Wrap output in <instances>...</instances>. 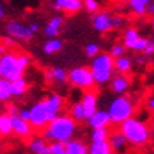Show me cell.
Masks as SVG:
<instances>
[{
    "label": "cell",
    "instance_id": "obj_37",
    "mask_svg": "<svg viewBox=\"0 0 154 154\" xmlns=\"http://www.w3.org/2000/svg\"><path fill=\"white\" fill-rule=\"evenodd\" d=\"M6 110H7V113H9L10 116H14V115H19V107L16 106V105H13V103H11V105H9V106H7V109H6Z\"/></svg>",
    "mask_w": 154,
    "mask_h": 154
},
{
    "label": "cell",
    "instance_id": "obj_12",
    "mask_svg": "<svg viewBox=\"0 0 154 154\" xmlns=\"http://www.w3.org/2000/svg\"><path fill=\"white\" fill-rule=\"evenodd\" d=\"M112 123L110 115L106 110H95L91 116L88 117V125L92 129H98V127H107Z\"/></svg>",
    "mask_w": 154,
    "mask_h": 154
},
{
    "label": "cell",
    "instance_id": "obj_46",
    "mask_svg": "<svg viewBox=\"0 0 154 154\" xmlns=\"http://www.w3.org/2000/svg\"><path fill=\"white\" fill-rule=\"evenodd\" d=\"M2 109H3V105H2V100H0V113H2Z\"/></svg>",
    "mask_w": 154,
    "mask_h": 154
},
{
    "label": "cell",
    "instance_id": "obj_29",
    "mask_svg": "<svg viewBox=\"0 0 154 154\" xmlns=\"http://www.w3.org/2000/svg\"><path fill=\"white\" fill-rule=\"evenodd\" d=\"M109 133H110V131L107 130V127H98V129H94V130H92V133H91V139H92V141L107 140Z\"/></svg>",
    "mask_w": 154,
    "mask_h": 154
},
{
    "label": "cell",
    "instance_id": "obj_16",
    "mask_svg": "<svg viewBox=\"0 0 154 154\" xmlns=\"http://www.w3.org/2000/svg\"><path fill=\"white\" fill-rule=\"evenodd\" d=\"M45 75V79L48 82H57V84H65L68 81V74L64 68H60V66H55V68H51V69H47L44 72Z\"/></svg>",
    "mask_w": 154,
    "mask_h": 154
},
{
    "label": "cell",
    "instance_id": "obj_43",
    "mask_svg": "<svg viewBox=\"0 0 154 154\" xmlns=\"http://www.w3.org/2000/svg\"><path fill=\"white\" fill-rule=\"evenodd\" d=\"M146 62V55H140L136 58V64H139V65H143Z\"/></svg>",
    "mask_w": 154,
    "mask_h": 154
},
{
    "label": "cell",
    "instance_id": "obj_31",
    "mask_svg": "<svg viewBox=\"0 0 154 154\" xmlns=\"http://www.w3.org/2000/svg\"><path fill=\"white\" fill-rule=\"evenodd\" d=\"M99 52H100V48H99V45L95 44V42H89L88 45L85 47V54H86L88 58H95Z\"/></svg>",
    "mask_w": 154,
    "mask_h": 154
},
{
    "label": "cell",
    "instance_id": "obj_51",
    "mask_svg": "<svg viewBox=\"0 0 154 154\" xmlns=\"http://www.w3.org/2000/svg\"><path fill=\"white\" fill-rule=\"evenodd\" d=\"M107 2H113V0H107Z\"/></svg>",
    "mask_w": 154,
    "mask_h": 154
},
{
    "label": "cell",
    "instance_id": "obj_8",
    "mask_svg": "<svg viewBox=\"0 0 154 154\" xmlns=\"http://www.w3.org/2000/svg\"><path fill=\"white\" fill-rule=\"evenodd\" d=\"M6 33L9 37H11L16 41H23L27 42L33 38L34 33L30 30L28 26L23 24L21 21H10L6 26Z\"/></svg>",
    "mask_w": 154,
    "mask_h": 154
},
{
    "label": "cell",
    "instance_id": "obj_26",
    "mask_svg": "<svg viewBox=\"0 0 154 154\" xmlns=\"http://www.w3.org/2000/svg\"><path fill=\"white\" fill-rule=\"evenodd\" d=\"M13 98V89H11V81L3 79L0 82V100L7 102Z\"/></svg>",
    "mask_w": 154,
    "mask_h": 154
},
{
    "label": "cell",
    "instance_id": "obj_47",
    "mask_svg": "<svg viewBox=\"0 0 154 154\" xmlns=\"http://www.w3.org/2000/svg\"><path fill=\"white\" fill-rule=\"evenodd\" d=\"M151 136H153V139H154V127L151 129Z\"/></svg>",
    "mask_w": 154,
    "mask_h": 154
},
{
    "label": "cell",
    "instance_id": "obj_20",
    "mask_svg": "<svg viewBox=\"0 0 154 154\" xmlns=\"http://www.w3.org/2000/svg\"><path fill=\"white\" fill-rule=\"evenodd\" d=\"M11 89H13V96L14 98H21L26 95L28 89V82L24 76H20L17 79L11 81Z\"/></svg>",
    "mask_w": 154,
    "mask_h": 154
},
{
    "label": "cell",
    "instance_id": "obj_34",
    "mask_svg": "<svg viewBox=\"0 0 154 154\" xmlns=\"http://www.w3.org/2000/svg\"><path fill=\"white\" fill-rule=\"evenodd\" d=\"M84 7L88 10V13H96L99 10L98 0H84Z\"/></svg>",
    "mask_w": 154,
    "mask_h": 154
},
{
    "label": "cell",
    "instance_id": "obj_41",
    "mask_svg": "<svg viewBox=\"0 0 154 154\" xmlns=\"http://www.w3.org/2000/svg\"><path fill=\"white\" fill-rule=\"evenodd\" d=\"M28 27H30V30H31V31H33L34 34L37 33L38 30H40V26H38L37 23H31V24H30V26H28Z\"/></svg>",
    "mask_w": 154,
    "mask_h": 154
},
{
    "label": "cell",
    "instance_id": "obj_21",
    "mask_svg": "<svg viewBox=\"0 0 154 154\" xmlns=\"http://www.w3.org/2000/svg\"><path fill=\"white\" fill-rule=\"evenodd\" d=\"M89 153L91 154H110V153H113V150L107 140L92 141V144L89 146Z\"/></svg>",
    "mask_w": 154,
    "mask_h": 154
},
{
    "label": "cell",
    "instance_id": "obj_40",
    "mask_svg": "<svg viewBox=\"0 0 154 154\" xmlns=\"http://www.w3.org/2000/svg\"><path fill=\"white\" fill-rule=\"evenodd\" d=\"M147 14H150L151 17H154V0H150V3L147 5Z\"/></svg>",
    "mask_w": 154,
    "mask_h": 154
},
{
    "label": "cell",
    "instance_id": "obj_32",
    "mask_svg": "<svg viewBox=\"0 0 154 154\" xmlns=\"http://www.w3.org/2000/svg\"><path fill=\"white\" fill-rule=\"evenodd\" d=\"M147 42H149V40H147V38L139 37V38H137V41L133 44V48H131V50H133V51H136V52H144Z\"/></svg>",
    "mask_w": 154,
    "mask_h": 154
},
{
    "label": "cell",
    "instance_id": "obj_14",
    "mask_svg": "<svg viewBox=\"0 0 154 154\" xmlns=\"http://www.w3.org/2000/svg\"><path fill=\"white\" fill-rule=\"evenodd\" d=\"M107 141H109V144L112 147L113 151H116V153H122V151H125L127 149V139L125 137V134L119 130H115V131H110L109 133V137H107Z\"/></svg>",
    "mask_w": 154,
    "mask_h": 154
},
{
    "label": "cell",
    "instance_id": "obj_49",
    "mask_svg": "<svg viewBox=\"0 0 154 154\" xmlns=\"http://www.w3.org/2000/svg\"><path fill=\"white\" fill-rule=\"evenodd\" d=\"M120 2H129V0H120Z\"/></svg>",
    "mask_w": 154,
    "mask_h": 154
},
{
    "label": "cell",
    "instance_id": "obj_52",
    "mask_svg": "<svg viewBox=\"0 0 154 154\" xmlns=\"http://www.w3.org/2000/svg\"><path fill=\"white\" fill-rule=\"evenodd\" d=\"M153 66H154V61H153Z\"/></svg>",
    "mask_w": 154,
    "mask_h": 154
},
{
    "label": "cell",
    "instance_id": "obj_39",
    "mask_svg": "<svg viewBox=\"0 0 154 154\" xmlns=\"http://www.w3.org/2000/svg\"><path fill=\"white\" fill-rule=\"evenodd\" d=\"M19 116L30 122V109H20V110H19Z\"/></svg>",
    "mask_w": 154,
    "mask_h": 154
},
{
    "label": "cell",
    "instance_id": "obj_28",
    "mask_svg": "<svg viewBox=\"0 0 154 154\" xmlns=\"http://www.w3.org/2000/svg\"><path fill=\"white\" fill-rule=\"evenodd\" d=\"M71 116L74 117L76 122L86 120L84 106H82V103H81V102H76V103H74V105H72V107H71Z\"/></svg>",
    "mask_w": 154,
    "mask_h": 154
},
{
    "label": "cell",
    "instance_id": "obj_23",
    "mask_svg": "<svg viewBox=\"0 0 154 154\" xmlns=\"http://www.w3.org/2000/svg\"><path fill=\"white\" fill-rule=\"evenodd\" d=\"M62 41L58 40V38H51V40H48L45 44H44V47H42V51L44 54H47V55H52V54H57V52H60L62 50Z\"/></svg>",
    "mask_w": 154,
    "mask_h": 154
},
{
    "label": "cell",
    "instance_id": "obj_24",
    "mask_svg": "<svg viewBox=\"0 0 154 154\" xmlns=\"http://www.w3.org/2000/svg\"><path fill=\"white\" fill-rule=\"evenodd\" d=\"M115 69L120 74H127L131 69V60L125 55L115 58Z\"/></svg>",
    "mask_w": 154,
    "mask_h": 154
},
{
    "label": "cell",
    "instance_id": "obj_38",
    "mask_svg": "<svg viewBox=\"0 0 154 154\" xmlns=\"http://www.w3.org/2000/svg\"><path fill=\"white\" fill-rule=\"evenodd\" d=\"M3 44H5L6 50H9V48L14 47V40L11 37H6V38H3Z\"/></svg>",
    "mask_w": 154,
    "mask_h": 154
},
{
    "label": "cell",
    "instance_id": "obj_6",
    "mask_svg": "<svg viewBox=\"0 0 154 154\" xmlns=\"http://www.w3.org/2000/svg\"><path fill=\"white\" fill-rule=\"evenodd\" d=\"M109 115L112 119V123L115 125H120L122 122L133 116L134 113V105L131 102L129 96H117L113 99L110 105H109Z\"/></svg>",
    "mask_w": 154,
    "mask_h": 154
},
{
    "label": "cell",
    "instance_id": "obj_22",
    "mask_svg": "<svg viewBox=\"0 0 154 154\" xmlns=\"http://www.w3.org/2000/svg\"><path fill=\"white\" fill-rule=\"evenodd\" d=\"M13 133V125H11V116L9 113H0V134L9 136Z\"/></svg>",
    "mask_w": 154,
    "mask_h": 154
},
{
    "label": "cell",
    "instance_id": "obj_4",
    "mask_svg": "<svg viewBox=\"0 0 154 154\" xmlns=\"http://www.w3.org/2000/svg\"><path fill=\"white\" fill-rule=\"evenodd\" d=\"M120 131L127 139V143L136 149H140L149 144L150 137H151V130L149 125L136 117H129L125 122H122Z\"/></svg>",
    "mask_w": 154,
    "mask_h": 154
},
{
    "label": "cell",
    "instance_id": "obj_44",
    "mask_svg": "<svg viewBox=\"0 0 154 154\" xmlns=\"http://www.w3.org/2000/svg\"><path fill=\"white\" fill-rule=\"evenodd\" d=\"M6 16V10H5V6H3V3L0 2V20H3Z\"/></svg>",
    "mask_w": 154,
    "mask_h": 154
},
{
    "label": "cell",
    "instance_id": "obj_19",
    "mask_svg": "<svg viewBox=\"0 0 154 154\" xmlns=\"http://www.w3.org/2000/svg\"><path fill=\"white\" fill-rule=\"evenodd\" d=\"M28 150L34 154H50L48 153V144L44 137H34L28 143Z\"/></svg>",
    "mask_w": 154,
    "mask_h": 154
},
{
    "label": "cell",
    "instance_id": "obj_10",
    "mask_svg": "<svg viewBox=\"0 0 154 154\" xmlns=\"http://www.w3.org/2000/svg\"><path fill=\"white\" fill-rule=\"evenodd\" d=\"M11 125H13V133L16 136H19L21 139L30 137L33 133V126L31 123L23 117H20L19 115H14L11 116Z\"/></svg>",
    "mask_w": 154,
    "mask_h": 154
},
{
    "label": "cell",
    "instance_id": "obj_7",
    "mask_svg": "<svg viewBox=\"0 0 154 154\" xmlns=\"http://www.w3.org/2000/svg\"><path fill=\"white\" fill-rule=\"evenodd\" d=\"M68 82L75 88L84 89V91L94 89L96 85L92 71L86 66H78V68L71 69L68 72Z\"/></svg>",
    "mask_w": 154,
    "mask_h": 154
},
{
    "label": "cell",
    "instance_id": "obj_48",
    "mask_svg": "<svg viewBox=\"0 0 154 154\" xmlns=\"http://www.w3.org/2000/svg\"><path fill=\"white\" fill-rule=\"evenodd\" d=\"M151 26H153V28H154V17H153V20H151Z\"/></svg>",
    "mask_w": 154,
    "mask_h": 154
},
{
    "label": "cell",
    "instance_id": "obj_5",
    "mask_svg": "<svg viewBox=\"0 0 154 154\" xmlns=\"http://www.w3.org/2000/svg\"><path fill=\"white\" fill-rule=\"evenodd\" d=\"M91 71L94 74L96 85H105L112 79L113 71H115V58L110 54L99 52L94 58Z\"/></svg>",
    "mask_w": 154,
    "mask_h": 154
},
{
    "label": "cell",
    "instance_id": "obj_17",
    "mask_svg": "<svg viewBox=\"0 0 154 154\" xmlns=\"http://www.w3.org/2000/svg\"><path fill=\"white\" fill-rule=\"evenodd\" d=\"M62 23H64V19L61 16H54L50 21L47 23L45 28H44V34L50 38L57 37L61 31V27H62Z\"/></svg>",
    "mask_w": 154,
    "mask_h": 154
},
{
    "label": "cell",
    "instance_id": "obj_15",
    "mask_svg": "<svg viewBox=\"0 0 154 154\" xmlns=\"http://www.w3.org/2000/svg\"><path fill=\"white\" fill-rule=\"evenodd\" d=\"M129 86H130V78L126 74L119 72L117 75L112 76V79H110V88L117 95H123L129 89Z\"/></svg>",
    "mask_w": 154,
    "mask_h": 154
},
{
    "label": "cell",
    "instance_id": "obj_11",
    "mask_svg": "<svg viewBox=\"0 0 154 154\" xmlns=\"http://www.w3.org/2000/svg\"><path fill=\"white\" fill-rule=\"evenodd\" d=\"M81 103H82V106H84V110H85V116H86V120H88V117L95 112V110H98V92H96V89H88V91H85L84 96L81 99Z\"/></svg>",
    "mask_w": 154,
    "mask_h": 154
},
{
    "label": "cell",
    "instance_id": "obj_3",
    "mask_svg": "<svg viewBox=\"0 0 154 154\" xmlns=\"http://www.w3.org/2000/svg\"><path fill=\"white\" fill-rule=\"evenodd\" d=\"M31 62V58L23 52L3 51L0 57V76L3 79L14 81L23 76Z\"/></svg>",
    "mask_w": 154,
    "mask_h": 154
},
{
    "label": "cell",
    "instance_id": "obj_45",
    "mask_svg": "<svg viewBox=\"0 0 154 154\" xmlns=\"http://www.w3.org/2000/svg\"><path fill=\"white\" fill-rule=\"evenodd\" d=\"M3 51H6V48H5V47L0 48V57H2V52H3Z\"/></svg>",
    "mask_w": 154,
    "mask_h": 154
},
{
    "label": "cell",
    "instance_id": "obj_35",
    "mask_svg": "<svg viewBox=\"0 0 154 154\" xmlns=\"http://www.w3.org/2000/svg\"><path fill=\"white\" fill-rule=\"evenodd\" d=\"M154 54V40H149L147 45H146V50H144V55L146 57H150Z\"/></svg>",
    "mask_w": 154,
    "mask_h": 154
},
{
    "label": "cell",
    "instance_id": "obj_33",
    "mask_svg": "<svg viewBox=\"0 0 154 154\" xmlns=\"http://www.w3.org/2000/svg\"><path fill=\"white\" fill-rule=\"evenodd\" d=\"M125 51H126V47H125V44H115L112 47V50H110V55L113 57V58H117V57H122L125 55Z\"/></svg>",
    "mask_w": 154,
    "mask_h": 154
},
{
    "label": "cell",
    "instance_id": "obj_50",
    "mask_svg": "<svg viewBox=\"0 0 154 154\" xmlns=\"http://www.w3.org/2000/svg\"><path fill=\"white\" fill-rule=\"evenodd\" d=\"M2 81H3V78H2V76H0V82H2Z\"/></svg>",
    "mask_w": 154,
    "mask_h": 154
},
{
    "label": "cell",
    "instance_id": "obj_30",
    "mask_svg": "<svg viewBox=\"0 0 154 154\" xmlns=\"http://www.w3.org/2000/svg\"><path fill=\"white\" fill-rule=\"evenodd\" d=\"M48 153L50 154H66L65 143H62V141H51L48 144Z\"/></svg>",
    "mask_w": 154,
    "mask_h": 154
},
{
    "label": "cell",
    "instance_id": "obj_36",
    "mask_svg": "<svg viewBox=\"0 0 154 154\" xmlns=\"http://www.w3.org/2000/svg\"><path fill=\"white\" fill-rule=\"evenodd\" d=\"M123 24H125V20L122 19L120 16H115V17H113V27L115 28L123 27Z\"/></svg>",
    "mask_w": 154,
    "mask_h": 154
},
{
    "label": "cell",
    "instance_id": "obj_42",
    "mask_svg": "<svg viewBox=\"0 0 154 154\" xmlns=\"http://www.w3.org/2000/svg\"><path fill=\"white\" fill-rule=\"evenodd\" d=\"M147 107H149L151 112H154V96H151V98L149 99V102H147Z\"/></svg>",
    "mask_w": 154,
    "mask_h": 154
},
{
    "label": "cell",
    "instance_id": "obj_2",
    "mask_svg": "<svg viewBox=\"0 0 154 154\" xmlns=\"http://www.w3.org/2000/svg\"><path fill=\"white\" fill-rule=\"evenodd\" d=\"M76 133V120L71 115H58L42 130V137L50 141L66 143Z\"/></svg>",
    "mask_w": 154,
    "mask_h": 154
},
{
    "label": "cell",
    "instance_id": "obj_13",
    "mask_svg": "<svg viewBox=\"0 0 154 154\" xmlns=\"http://www.w3.org/2000/svg\"><path fill=\"white\" fill-rule=\"evenodd\" d=\"M54 10L64 11V13H78L84 7V0H55L54 3Z\"/></svg>",
    "mask_w": 154,
    "mask_h": 154
},
{
    "label": "cell",
    "instance_id": "obj_25",
    "mask_svg": "<svg viewBox=\"0 0 154 154\" xmlns=\"http://www.w3.org/2000/svg\"><path fill=\"white\" fill-rule=\"evenodd\" d=\"M150 0H129V6H130L131 11L137 16H143L147 11V5Z\"/></svg>",
    "mask_w": 154,
    "mask_h": 154
},
{
    "label": "cell",
    "instance_id": "obj_18",
    "mask_svg": "<svg viewBox=\"0 0 154 154\" xmlns=\"http://www.w3.org/2000/svg\"><path fill=\"white\" fill-rule=\"evenodd\" d=\"M65 151L66 154H86L89 153V147L81 140L71 139L65 143Z\"/></svg>",
    "mask_w": 154,
    "mask_h": 154
},
{
    "label": "cell",
    "instance_id": "obj_9",
    "mask_svg": "<svg viewBox=\"0 0 154 154\" xmlns=\"http://www.w3.org/2000/svg\"><path fill=\"white\" fill-rule=\"evenodd\" d=\"M92 24L96 31L99 33H109L112 31L113 28V17L107 11H100V13H95V16L92 17Z\"/></svg>",
    "mask_w": 154,
    "mask_h": 154
},
{
    "label": "cell",
    "instance_id": "obj_27",
    "mask_svg": "<svg viewBox=\"0 0 154 154\" xmlns=\"http://www.w3.org/2000/svg\"><path fill=\"white\" fill-rule=\"evenodd\" d=\"M140 37L139 33H137V30L136 28H127L126 33H125V37H123V44H125V47L126 48H133V44L137 41V38Z\"/></svg>",
    "mask_w": 154,
    "mask_h": 154
},
{
    "label": "cell",
    "instance_id": "obj_1",
    "mask_svg": "<svg viewBox=\"0 0 154 154\" xmlns=\"http://www.w3.org/2000/svg\"><path fill=\"white\" fill-rule=\"evenodd\" d=\"M64 106V99L58 94H50L30 107V123L33 129L42 131L44 127L60 115Z\"/></svg>",
    "mask_w": 154,
    "mask_h": 154
}]
</instances>
